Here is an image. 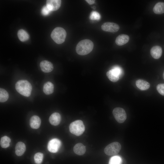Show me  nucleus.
I'll return each mask as SVG.
<instances>
[{"mask_svg":"<svg viewBox=\"0 0 164 164\" xmlns=\"http://www.w3.org/2000/svg\"><path fill=\"white\" fill-rule=\"evenodd\" d=\"M94 47L93 42L90 40L85 39L80 41L76 47V52L79 55H85L90 53Z\"/></svg>","mask_w":164,"mask_h":164,"instance_id":"f257e3e1","label":"nucleus"},{"mask_svg":"<svg viewBox=\"0 0 164 164\" xmlns=\"http://www.w3.org/2000/svg\"><path fill=\"white\" fill-rule=\"evenodd\" d=\"M15 88L20 94L26 97L30 95L32 89L31 84L26 80L18 81L15 84Z\"/></svg>","mask_w":164,"mask_h":164,"instance_id":"f03ea898","label":"nucleus"},{"mask_svg":"<svg viewBox=\"0 0 164 164\" xmlns=\"http://www.w3.org/2000/svg\"><path fill=\"white\" fill-rule=\"evenodd\" d=\"M66 35V32L64 29L57 27L53 30L51 37L56 43L61 44L64 42Z\"/></svg>","mask_w":164,"mask_h":164,"instance_id":"7ed1b4c3","label":"nucleus"},{"mask_svg":"<svg viewBox=\"0 0 164 164\" xmlns=\"http://www.w3.org/2000/svg\"><path fill=\"white\" fill-rule=\"evenodd\" d=\"M69 130L71 133L76 136L81 135L85 131L83 122L80 120H77L72 122L70 125Z\"/></svg>","mask_w":164,"mask_h":164,"instance_id":"20e7f679","label":"nucleus"},{"mask_svg":"<svg viewBox=\"0 0 164 164\" xmlns=\"http://www.w3.org/2000/svg\"><path fill=\"white\" fill-rule=\"evenodd\" d=\"M121 148V145L119 143L117 142H113L105 147L104 152L108 155H115L119 153Z\"/></svg>","mask_w":164,"mask_h":164,"instance_id":"39448f33","label":"nucleus"},{"mask_svg":"<svg viewBox=\"0 0 164 164\" xmlns=\"http://www.w3.org/2000/svg\"><path fill=\"white\" fill-rule=\"evenodd\" d=\"M112 113L115 120L119 123L124 122L126 119V112L125 110L122 108L117 107L114 108Z\"/></svg>","mask_w":164,"mask_h":164,"instance_id":"423d86ee","label":"nucleus"},{"mask_svg":"<svg viewBox=\"0 0 164 164\" xmlns=\"http://www.w3.org/2000/svg\"><path fill=\"white\" fill-rule=\"evenodd\" d=\"M61 144V142L59 139L55 138L52 139L48 144V149L51 152L56 153L58 151Z\"/></svg>","mask_w":164,"mask_h":164,"instance_id":"0eeeda50","label":"nucleus"},{"mask_svg":"<svg viewBox=\"0 0 164 164\" xmlns=\"http://www.w3.org/2000/svg\"><path fill=\"white\" fill-rule=\"evenodd\" d=\"M102 29L105 31L111 32H117L120 27L117 24L111 22H107L104 23L101 26Z\"/></svg>","mask_w":164,"mask_h":164,"instance_id":"6e6552de","label":"nucleus"},{"mask_svg":"<svg viewBox=\"0 0 164 164\" xmlns=\"http://www.w3.org/2000/svg\"><path fill=\"white\" fill-rule=\"evenodd\" d=\"M61 3L60 0H48L46 2V6L51 11H56L60 8Z\"/></svg>","mask_w":164,"mask_h":164,"instance_id":"1a4fd4ad","label":"nucleus"},{"mask_svg":"<svg viewBox=\"0 0 164 164\" xmlns=\"http://www.w3.org/2000/svg\"><path fill=\"white\" fill-rule=\"evenodd\" d=\"M40 67L42 71L44 73L50 72L53 70V64L46 60L42 61L40 63Z\"/></svg>","mask_w":164,"mask_h":164,"instance_id":"9d476101","label":"nucleus"},{"mask_svg":"<svg viewBox=\"0 0 164 164\" xmlns=\"http://www.w3.org/2000/svg\"><path fill=\"white\" fill-rule=\"evenodd\" d=\"M117 71L114 68L109 70L106 73V75L109 79L112 82H116L120 78Z\"/></svg>","mask_w":164,"mask_h":164,"instance_id":"9b49d317","label":"nucleus"},{"mask_svg":"<svg viewBox=\"0 0 164 164\" xmlns=\"http://www.w3.org/2000/svg\"><path fill=\"white\" fill-rule=\"evenodd\" d=\"M162 50L161 47L158 46H153L151 49L150 53L152 56L155 59H158L161 56Z\"/></svg>","mask_w":164,"mask_h":164,"instance_id":"f8f14e48","label":"nucleus"},{"mask_svg":"<svg viewBox=\"0 0 164 164\" xmlns=\"http://www.w3.org/2000/svg\"><path fill=\"white\" fill-rule=\"evenodd\" d=\"M61 121V116L59 113L55 112L53 113L50 117L49 121L52 125L56 126L60 123Z\"/></svg>","mask_w":164,"mask_h":164,"instance_id":"ddd939ff","label":"nucleus"},{"mask_svg":"<svg viewBox=\"0 0 164 164\" xmlns=\"http://www.w3.org/2000/svg\"><path fill=\"white\" fill-rule=\"evenodd\" d=\"M129 36L126 34H122L118 36L115 40L116 43L121 46L127 43L129 40Z\"/></svg>","mask_w":164,"mask_h":164,"instance_id":"4468645a","label":"nucleus"},{"mask_svg":"<svg viewBox=\"0 0 164 164\" xmlns=\"http://www.w3.org/2000/svg\"><path fill=\"white\" fill-rule=\"evenodd\" d=\"M40 118L37 116H32L30 120V125L31 127L33 129H36L39 128L41 124Z\"/></svg>","mask_w":164,"mask_h":164,"instance_id":"2eb2a0df","label":"nucleus"},{"mask_svg":"<svg viewBox=\"0 0 164 164\" xmlns=\"http://www.w3.org/2000/svg\"><path fill=\"white\" fill-rule=\"evenodd\" d=\"M26 150L25 144L22 142H19L16 144L15 146V153L18 156L22 155Z\"/></svg>","mask_w":164,"mask_h":164,"instance_id":"dca6fc26","label":"nucleus"},{"mask_svg":"<svg viewBox=\"0 0 164 164\" xmlns=\"http://www.w3.org/2000/svg\"><path fill=\"white\" fill-rule=\"evenodd\" d=\"M73 150L74 153L79 155L84 154L86 151L85 146L81 143H78L73 147Z\"/></svg>","mask_w":164,"mask_h":164,"instance_id":"f3484780","label":"nucleus"},{"mask_svg":"<svg viewBox=\"0 0 164 164\" xmlns=\"http://www.w3.org/2000/svg\"><path fill=\"white\" fill-rule=\"evenodd\" d=\"M137 87L141 90H146L150 87V84L148 82L142 79H139L136 81Z\"/></svg>","mask_w":164,"mask_h":164,"instance_id":"a211bd4d","label":"nucleus"},{"mask_svg":"<svg viewBox=\"0 0 164 164\" xmlns=\"http://www.w3.org/2000/svg\"><path fill=\"white\" fill-rule=\"evenodd\" d=\"M54 89V85L50 82H47L44 85L43 90L44 93L46 95H49L53 93Z\"/></svg>","mask_w":164,"mask_h":164,"instance_id":"6ab92c4d","label":"nucleus"},{"mask_svg":"<svg viewBox=\"0 0 164 164\" xmlns=\"http://www.w3.org/2000/svg\"><path fill=\"white\" fill-rule=\"evenodd\" d=\"M17 35L19 39L22 42L27 41L29 38L28 33L23 29H19L18 31Z\"/></svg>","mask_w":164,"mask_h":164,"instance_id":"aec40b11","label":"nucleus"},{"mask_svg":"<svg viewBox=\"0 0 164 164\" xmlns=\"http://www.w3.org/2000/svg\"><path fill=\"white\" fill-rule=\"evenodd\" d=\"M153 11L156 14H161L164 13V3L159 2L156 3L153 8Z\"/></svg>","mask_w":164,"mask_h":164,"instance_id":"412c9836","label":"nucleus"},{"mask_svg":"<svg viewBox=\"0 0 164 164\" xmlns=\"http://www.w3.org/2000/svg\"><path fill=\"white\" fill-rule=\"evenodd\" d=\"M10 142V138L7 136H5L1 138L0 145L3 148H7L9 146Z\"/></svg>","mask_w":164,"mask_h":164,"instance_id":"4be33fe9","label":"nucleus"},{"mask_svg":"<svg viewBox=\"0 0 164 164\" xmlns=\"http://www.w3.org/2000/svg\"><path fill=\"white\" fill-rule=\"evenodd\" d=\"M9 97L8 92L5 89L2 88L0 89V101L4 102L6 101Z\"/></svg>","mask_w":164,"mask_h":164,"instance_id":"5701e85b","label":"nucleus"},{"mask_svg":"<svg viewBox=\"0 0 164 164\" xmlns=\"http://www.w3.org/2000/svg\"><path fill=\"white\" fill-rule=\"evenodd\" d=\"M122 159L121 157L118 155L111 157L109 160V164H121Z\"/></svg>","mask_w":164,"mask_h":164,"instance_id":"b1692460","label":"nucleus"},{"mask_svg":"<svg viewBox=\"0 0 164 164\" xmlns=\"http://www.w3.org/2000/svg\"><path fill=\"white\" fill-rule=\"evenodd\" d=\"M43 154L41 152H37L34 156V160L35 163L37 164H40L42 162L43 159Z\"/></svg>","mask_w":164,"mask_h":164,"instance_id":"393cba45","label":"nucleus"},{"mask_svg":"<svg viewBox=\"0 0 164 164\" xmlns=\"http://www.w3.org/2000/svg\"><path fill=\"white\" fill-rule=\"evenodd\" d=\"M101 18V16L98 12L95 11H92L90 15V18L92 20H99Z\"/></svg>","mask_w":164,"mask_h":164,"instance_id":"a878e982","label":"nucleus"},{"mask_svg":"<svg viewBox=\"0 0 164 164\" xmlns=\"http://www.w3.org/2000/svg\"><path fill=\"white\" fill-rule=\"evenodd\" d=\"M156 89L160 94L164 96V84H160L157 85Z\"/></svg>","mask_w":164,"mask_h":164,"instance_id":"bb28decb","label":"nucleus"},{"mask_svg":"<svg viewBox=\"0 0 164 164\" xmlns=\"http://www.w3.org/2000/svg\"><path fill=\"white\" fill-rule=\"evenodd\" d=\"M51 11L48 9L46 6H44L41 10V12L43 15H48Z\"/></svg>","mask_w":164,"mask_h":164,"instance_id":"cd10ccee","label":"nucleus"},{"mask_svg":"<svg viewBox=\"0 0 164 164\" xmlns=\"http://www.w3.org/2000/svg\"><path fill=\"white\" fill-rule=\"evenodd\" d=\"M85 1L90 5L93 4L95 2V0H86Z\"/></svg>","mask_w":164,"mask_h":164,"instance_id":"c85d7f7f","label":"nucleus"},{"mask_svg":"<svg viewBox=\"0 0 164 164\" xmlns=\"http://www.w3.org/2000/svg\"><path fill=\"white\" fill-rule=\"evenodd\" d=\"M163 78L164 79V71L163 72Z\"/></svg>","mask_w":164,"mask_h":164,"instance_id":"c756f323","label":"nucleus"},{"mask_svg":"<svg viewBox=\"0 0 164 164\" xmlns=\"http://www.w3.org/2000/svg\"><path fill=\"white\" fill-rule=\"evenodd\" d=\"M93 9H95V6H94V7H93Z\"/></svg>","mask_w":164,"mask_h":164,"instance_id":"7c9ffc66","label":"nucleus"}]
</instances>
